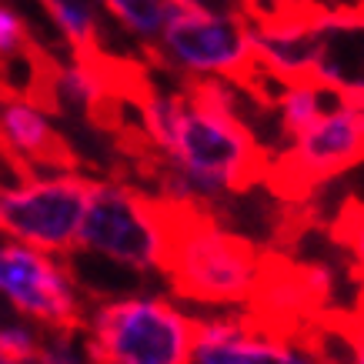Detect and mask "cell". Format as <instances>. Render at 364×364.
Listing matches in <instances>:
<instances>
[{
    "label": "cell",
    "mask_w": 364,
    "mask_h": 364,
    "mask_svg": "<svg viewBox=\"0 0 364 364\" xmlns=\"http://www.w3.org/2000/svg\"><path fill=\"white\" fill-rule=\"evenodd\" d=\"M157 154L164 157L161 198L200 210L264 181L271 164L221 77H188V90H177L174 124Z\"/></svg>",
    "instance_id": "obj_1"
},
{
    "label": "cell",
    "mask_w": 364,
    "mask_h": 364,
    "mask_svg": "<svg viewBox=\"0 0 364 364\" xmlns=\"http://www.w3.org/2000/svg\"><path fill=\"white\" fill-rule=\"evenodd\" d=\"M264 254L247 237L228 231L210 210L174 204V231L164 277L174 298L194 308H247Z\"/></svg>",
    "instance_id": "obj_2"
},
{
    "label": "cell",
    "mask_w": 364,
    "mask_h": 364,
    "mask_svg": "<svg viewBox=\"0 0 364 364\" xmlns=\"http://www.w3.org/2000/svg\"><path fill=\"white\" fill-rule=\"evenodd\" d=\"M80 338L94 364H191L194 314L164 294H124L90 304Z\"/></svg>",
    "instance_id": "obj_3"
},
{
    "label": "cell",
    "mask_w": 364,
    "mask_h": 364,
    "mask_svg": "<svg viewBox=\"0 0 364 364\" xmlns=\"http://www.w3.org/2000/svg\"><path fill=\"white\" fill-rule=\"evenodd\" d=\"M174 204L117 181H94L77 234V251L134 274H164Z\"/></svg>",
    "instance_id": "obj_4"
},
{
    "label": "cell",
    "mask_w": 364,
    "mask_h": 364,
    "mask_svg": "<svg viewBox=\"0 0 364 364\" xmlns=\"http://www.w3.org/2000/svg\"><path fill=\"white\" fill-rule=\"evenodd\" d=\"M90 177L77 171H31L0 184V237L70 257L90 198Z\"/></svg>",
    "instance_id": "obj_5"
},
{
    "label": "cell",
    "mask_w": 364,
    "mask_h": 364,
    "mask_svg": "<svg viewBox=\"0 0 364 364\" xmlns=\"http://www.w3.org/2000/svg\"><path fill=\"white\" fill-rule=\"evenodd\" d=\"M157 57L188 77H221L247 90H257V80L264 77L254 57L247 17L208 11L198 0H188L167 21L157 37Z\"/></svg>",
    "instance_id": "obj_6"
},
{
    "label": "cell",
    "mask_w": 364,
    "mask_h": 364,
    "mask_svg": "<svg viewBox=\"0 0 364 364\" xmlns=\"http://www.w3.org/2000/svg\"><path fill=\"white\" fill-rule=\"evenodd\" d=\"M0 301L44 331H77L87 301L67 257L0 237Z\"/></svg>",
    "instance_id": "obj_7"
},
{
    "label": "cell",
    "mask_w": 364,
    "mask_h": 364,
    "mask_svg": "<svg viewBox=\"0 0 364 364\" xmlns=\"http://www.w3.org/2000/svg\"><path fill=\"white\" fill-rule=\"evenodd\" d=\"M358 164H364V107L338 100L311 127L291 137L284 154L267 164L264 181L284 198H304Z\"/></svg>",
    "instance_id": "obj_8"
},
{
    "label": "cell",
    "mask_w": 364,
    "mask_h": 364,
    "mask_svg": "<svg viewBox=\"0 0 364 364\" xmlns=\"http://www.w3.org/2000/svg\"><path fill=\"white\" fill-rule=\"evenodd\" d=\"M191 364H331L318 331H277L251 311L194 318Z\"/></svg>",
    "instance_id": "obj_9"
},
{
    "label": "cell",
    "mask_w": 364,
    "mask_h": 364,
    "mask_svg": "<svg viewBox=\"0 0 364 364\" xmlns=\"http://www.w3.org/2000/svg\"><path fill=\"white\" fill-rule=\"evenodd\" d=\"M0 151L17 167H23V174L67 171L74 161L64 137L47 117V107L37 97H23V94L0 97Z\"/></svg>",
    "instance_id": "obj_10"
},
{
    "label": "cell",
    "mask_w": 364,
    "mask_h": 364,
    "mask_svg": "<svg viewBox=\"0 0 364 364\" xmlns=\"http://www.w3.org/2000/svg\"><path fill=\"white\" fill-rule=\"evenodd\" d=\"M338 100H344L341 94H334L331 87H324V84L314 77L281 84V94L274 97L281 134H284L287 141L298 137V134L304 131V127H311L324 111H331Z\"/></svg>",
    "instance_id": "obj_11"
},
{
    "label": "cell",
    "mask_w": 364,
    "mask_h": 364,
    "mask_svg": "<svg viewBox=\"0 0 364 364\" xmlns=\"http://www.w3.org/2000/svg\"><path fill=\"white\" fill-rule=\"evenodd\" d=\"M100 4L131 33H137L147 44H154L157 37L164 33L167 21H171L188 0H100Z\"/></svg>",
    "instance_id": "obj_12"
},
{
    "label": "cell",
    "mask_w": 364,
    "mask_h": 364,
    "mask_svg": "<svg viewBox=\"0 0 364 364\" xmlns=\"http://www.w3.org/2000/svg\"><path fill=\"white\" fill-rule=\"evenodd\" d=\"M44 328L33 324L31 318H21V314H7L0 318V348L7 358H14L17 364H31L33 354L41 351V341H44Z\"/></svg>",
    "instance_id": "obj_13"
},
{
    "label": "cell",
    "mask_w": 364,
    "mask_h": 364,
    "mask_svg": "<svg viewBox=\"0 0 364 364\" xmlns=\"http://www.w3.org/2000/svg\"><path fill=\"white\" fill-rule=\"evenodd\" d=\"M31 364H94L77 331H47Z\"/></svg>",
    "instance_id": "obj_14"
},
{
    "label": "cell",
    "mask_w": 364,
    "mask_h": 364,
    "mask_svg": "<svg viewBox=\"0 0 364 364\" xmlns=\"http://www.w3.org/2000/svg\"><path fill=\"white\" fill-rule=\"evenodd\" d=\"M334 241L351 254L354 274L361 277V284H364V210L354 200L341 210V218L334 221Z\"/></svg>",
    "instance_id": "obj_15"
},
{
    "label": "cell",
    "mask_w": 364,
    "mask_h": 364,
    "mask_svg": "<svg viewBox=\"0 0 364 364\" xmlns=\"http://www.w3.org/2000/svg\"><path fill=\"white\" fill-rule=\"evenodd\" d=\"M331 331L348 348V358L341 364H364V298L351 314H341V318L331 321Z\"/></svg>",
    "instance_id": "obj_16"
},
{
    "label": "cell",
    "mask_w": 364,
    "mask_h": 364,
    "mask_svg": "<svg viewBox=\"0 0 364 364\" xmlns=\"http://www.w3.org/2000/svg\"><path fill=\"white\" fill-rule=\"evenodd\" d=\"M27 47H31V33H27L23 17L14 7L0 4V60L21 57Z\"/></svg>",
    "instance_id": "obj_17"
},
{
    "label": "cell",
    "mask_w": 364,
    "mask_h": 364,
    "mask_svg": "<svg viewBox=\"0 0 364 364\" xmlns=\"http://www.w3.org/2000/svg\"><path fill=\"white\" fill-rule=\"evenodd\" d=\"M0 364H17V361H14V358H7V354H4V348H0Z\"/></svg>",
    "instance_id": "obj_18"
},
{
    "label": "cell",
    "mask_w": 364,
    "mask_h": 364,
    "mask_svg": "<svg viewBox=\"0 0 364 364\" xmlns=\"http://www.w3.org/2000/svg\"><path fill=\"white\" fill-rule=\"evenodd\" d=\"M50 4H57V0H44V7H50Z\"/></svg>",
    "instance_id": "obj_19"
},
{
    "label": "cell",
    "mask_w": 364,
    "mask_h": 364,
    "mask_svg": "<svg viewBox=\"0 0 364 364\" xmlns=\"http://www.w3.org/2000/svg\"><path fill=\"white\" fill-rule=\"evenodd\" d=\"M354 204H358V208H361V210H364V200H354Z\"/></svg>",
    "instance_id": "obj_20"
}]
</instances>
